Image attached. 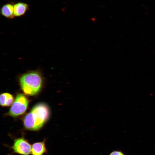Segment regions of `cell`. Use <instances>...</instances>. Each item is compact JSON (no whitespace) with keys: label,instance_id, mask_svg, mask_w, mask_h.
<instances>
[{"label":"cell","instance_id":"obj_1","mask_svg":"<svg viewBox=\"0 0 155 155\" xmlns=\"http://www.w3.org/2000/svg\"><path fill=\"white\" fill-rule=\"evenodd\" d=\"M49 115V108L46 104H37L25 116L24 120V126L29 130H38L48 120Z\"/></svg>","mask_w":155,"mask_h":155},{"label":"cell","instance_id":"obj_3","mask_svg":"<svg viewBox=\"0 0 155 155\" xmlns=\"http://www.w3.org/2000/svg\"><path fill=\"white\" fill-rule=\"evenodd\" d=\"M28 103V100L24 95L18 94L10 108L8 115L16 117L23 114L26 111Z\"/></svg>","mask_w":155,"mask_h":155},{"label":"cell","instance_id":"obj_6","mask_svg":"<svg viewBox=\"0 0 155 155\" xmlns=\"http://www.w3.org/2000/svg\"><path fill=\"white\" fill-rule=\"evenodd\" d=\"M29 9V5L23 2H18L13 5L15 16L19 17L24 15Z\"/></svg>","mask_w":155,"mask_h":155},{"label":"cell","instance_id":"obj_8","mask_svg":"<svg viewBox=\"0 0 155 155\" xmlns=\"http://www.w3.org/2000/svg\"><path fill=\"white\" fill-rule=\"evenodd\" d=\"M13 96L9 93H3L0 95V103L1 106H9L13 104Z\"/></svg>","mask_w":155,"mask_h":155},{"label":"cell","instance_id":"obj_4","mask_svg":"<svg viewBox=\"0 0 155 155\" xmlns=\"http://www.w3.org/2000/svg\"><path fill=\"white\" fill-rule=\"evenodd\" d=\"M12 152L7 155L17 154L20 155L31 154L32 146L27 140L24 137L16 138L14 140L13 145L9 147Z\"/></svg>","mask_w":155,"mask_h":155},{"label":"cell","instance_id":"obj_5","mask_svg":"<svg viewBox=\"0 0 155 155\" xmlns=\"http://www.w3.org/2000/svg\"><path fill=\"white\" fill-rule=\"evenodd\" d=\"M46 146L45 140L42 141L34 143L32 146L31 155H44L47 153Z\"/></svg>","mask_w":155,"mask_h":155},{"label":"cell","instance_id":"obj_9","mask_svg":"<svg viewBox=\"0 0 155 155\" xmlns=\"http://www.w3.org/2000/svg\"><path fill=\"white\" fill-rule=\"evenodd\" d=\"M109 155H125V154L121 150H115L111 152Z\"/></svg>","mask_w":155,"mask_h":155},{"label":"cell","instance_id":"obj_2","mask_svg":"<svg viewBox=\"0 0 155 155\" xmlns=\"http://www.w3.org/2000/svg\"><path fill=\"white\" fill-rule=\"evenodd\" d=\"M42 78L38 71H30L22 75L20 78L21 88L26 95L33 96L40 90L42 84Z\"/></svg>","mask_w":155,"mask_h":155},{"label":"cell","instance_id":"obj_7","mask_svg":"<svg viewBox=\"0 0 155 155\" xmlns=\"http://www.w3.org/2000/svg\"><path fill=\"white\" fill-rule=\"evenodd\" d=\"M11 3H8L3 5L0 9V13L5 18L12 19L14 18L13 5Z\"/></svg>","mask_w":155,"mask_h":155}]
</instances>
